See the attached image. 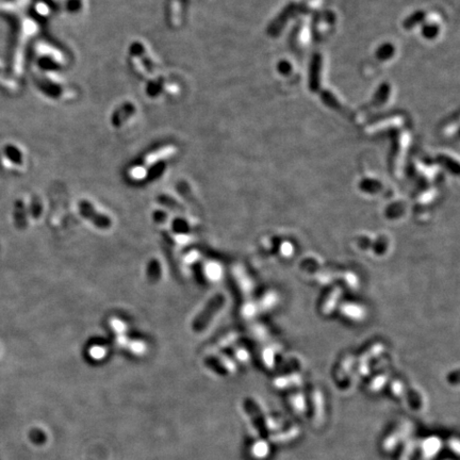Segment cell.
<instances>
[{"label":"cell","mask_w":460,"mask_h":460,"mask_svg":"<svg viewBox=\"0 0 460 460\" xmlns=\"http://www.w3.org/2000/svg\"><path fill=\"white\" fill-rule=\"evenodd\" d=\"M224 303H225V297L222 294H218L215 297H212L210 302L207 304L206 308L194 320L193 330L197 331V333L204 330L210 323L212 317L219 312V310L222 308Z\"/></svg>","instance_id":"6da1fadb"},{"label":"cell","mask_w":460,"mask_h":460,"mask_svg":"<svg viewBox=\"0 0 460 460\" xmlns=\"http://www.w3.org/2000/svg\"><path fill=\"white\" fill-rule=\"evenodd\" d=\"M79 209H80L81 215L85 219L91 221L94 225H96L97 227L107 229L111 226V220L107 216L100 215L98 211H96V209L92 206L91 202H89L87 200H82L80 202Z\"/></svg>","instance_id":"7a4b0ae2"},{"label":"cell","mask_w":460,"mask_h":460,"mask_svg":"<svg viewBox=\"0 0 460 460\" xmlns=\"http://www.w3.org/2000/svg\"><path fill=\"white\" fill-rule=\"evenodd\" d=\"M244 407L246 412H247L257 427V430L260 433V435L264 438L267 436V431H266V425H265V420L264 416L261 412V409L259 408V406L257 405V403L254 402L252 399H246L244 401Z\"/></svg>","instance_id":"3957f363"},{"label":"cell","mask_w":460,"mask_h":460,"mask_svg":"<svg viewBox=\"0 0 460 460\" xmlns=\"http://www.w3.org/2000/svg\"><path fill=\"white\" fill-rule=\"evenodd\" d=\"M160 276H161V269H160V264L158 261H152L148 266V277L153 282L157 281Z\"/></svg>","instance_id":"277c9868"},{"label":"cell","mask_w":460,"mask_h":460,"mask_svg":"<svg viewBox=\"0 0 460 460\" xmlns=\"http://www.w3.org/2000/svg\"><path fill=\"white\" fill-rule=\"evenodd\" d=\"M392 53H393V48H391V46H389V45H384L379 49L378 56L381 59H387L392 56Z\"/></svg>","instance_id":"5b68a950"},{"label":"cell","mask_w":460,"mask_h":460,"mask_svg":"<svg viewBox=\"0 0 460 460\" xmlns=\"http://www.w3.org/2000/svg\"><path fill=\"white\" fill-rule=\"evenodd\" d=\"M423 36L429 39L435 38L437 36V27L434 25H430V26L425 27L423 29Z\"/></svg>","instance_id":"8992f818"},{"label":"cell","mask_w":460,"mask_h":460,"mask_svg":"<svg viewBox=\"0 0 460 460\" xmlns=\"http://www.w3.org/2000/svg\"><path fill=\"white\" fill-rule=\"evenodd\" d=\"M278 70H279V73L284 74V75H287L291 72V64L290 63H288L286 61H282L280 62L279 64H278Z\"/></svg>","instance_id":"52a82bcc"},{"label":"cell","mask_w":460,"mask_h":460,"mask_svg":"<svg viewBox=\"0 0 460 460\" xmlns=\"http://www.w3.org/2000/svg\"><path fill=\"white\" fill-rule=\"evenodd\" d=\"M292 250H293V249H292V245H291V244L285 243V249H282V254L289 257V255H291Z\"/></svg>","instance_id":"ba28073f"}]
</instances>
